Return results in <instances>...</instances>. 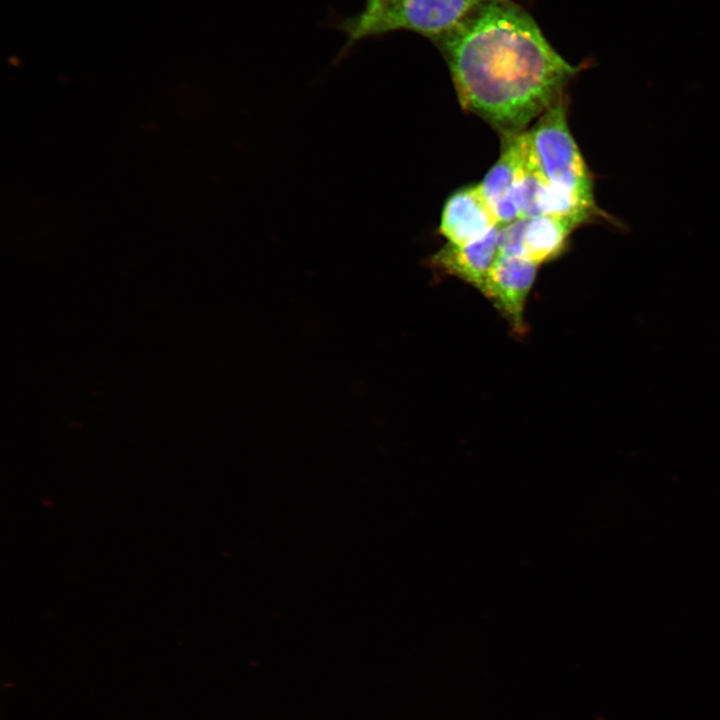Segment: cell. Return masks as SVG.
Listing matches in <instances>:
<instances>
[{
  "instance_id": "1",
  "label": "cell",
  "mask_w": 720,
  "mask_h": 720,
  "mask_svg": "<svg viewBox=\"0 0 720 720\" xmlns=\"http://www.w3.org/2000/svg\"><path fill=\"white\" fill-rule=\"evenodd\" d=\"M459 103L501 137L528 124L565 96L583 65L567 62L534 18L512 0L494 1L434 43Z\"/></svg>"
},
{
  "instance_id": "4",
  "label": "cell",
  "mask_w": 720,
  "mask_h": 720,
  "mask_svg": "<svg viewBox=\"0 0 720 720\" xmlns=\"http://www.w3.org/2000/svg\"><path fill=\"white\" fill-rule=\"evenodd\" d=\"M538 266L523 256L499 254L481 291L520 335L526 331L524 309Z\"/></svg>"
},
{
  "instance_id": "2",
  "label": "cell",
  "mask_w": 720,
  "mask_h": 720,
  "mask_svg": "<svg viewBox=\"0 0 720 720\" xmlns=\"http://www.w3.org/2000/svg\"><path fill=\"white\" fill-rule=\"evenodd\" d=\"M498 0H398L372 14L357 13L335 21L333 27L346 36L335 58L344 60L353 47L367 39L397 31L419 34L436 43L484 6Z\"/></svg>"
},
{
  "instance_id": "8",
  "label": "cell",
  "mask_w": 720,
  "mask_h": 720,
  "mask_svg": "<svg viewBox=\"0 0 720 720\" xmlns=\"http://www.w3.org/2000/svg\"><path fill=\"white\" fill-rule=\"evenodd\" d=\"M578 225L570 219L539 215L526 219L523 233V257L541 265L559 257Z\"/></svg>"
},
{
  "instance_id": "7",
  "label": "cell",
  "mask_w": 720,
  "mask_h": 720,
  "mask_svg": "<svg viewBox=\"0 0 720 720\" xmlns=\"http://www.w3.org/2000/svg\"><path fill=\"white\" fill-rule=\"evenodd\" d=\"M499 227L473 243L463 246L446 243L429 258L428 264L481 292L499 255Z\"/></svg>"
},
{
  "instance_id": "5",
  "label": "cell",
  "mask_w": 720,
  "mask_h": 720,
  "mask_svg": "<svg viewBox=\"0 0 720 720\" xmlns=\"http://www.w3.org/2000/svg\"><path fill=\"white\" fill-rule=\"evenodd\" d=\"M526 164V130L502 137L500 156L479 183L500 226L521 219L516 191Z\"/></svg>"
},
{
  "instance_id": "9",
  "label": "cell",
  "mask_w": 720,
  "mask_h": 720,
  "mask_svg": "<svg viewBox=\"0 0 720 720\" xmlns=\"http://www.w3.org/2000/svg\"><path fill=\"white\" fill-rule=\"evenodd\" d=\"M525 224L526 219L521 218L499 227V254L509 256H523V233Z\"/></svg>"
},
{
  "instance_id": "3",
  "label": "cell",
  "mask_w": 720,
  "mask_h": 720,
  "mask_svg": "<svg viewBox=\"0 0 720 720\" xmlns=\"http://www.w3.org/2000/svg\"><path fill=\"white\" fill-rule=\"evenodd\" d=\"M526 136L530 161L542 182L596 205L591 173L568 126L566 96L540 115Z\"/></svg>"
},
{
  "instance_id": "10",
  "label": "cell",
  "mask_w": 720,
  "mask_h": 720,
  "mask_svg": "<svg viewBox=\"0 0 720 720\" xmlns=\"http://www.w3.org/2000/svg\"><path fill=\"white\" fill-rule=\"evenodd\" d=\"M398 0H365L361 13L372 14L397 2Z\"/></svg>"
},
{
  "instance_id": "6",
  "label": "cell",
  "mask_w": 720,
  "mask_h": 720,
  "mask_svg": "<svg viewBox=\"0 0 720 720\" xmlns=\"http://www.w3.org/2000/svg\"><path fill=\"white\" fill-rule=\"evenodd\" d=\"M500 226L479 184L462 187L444 203L439 233L447 243L463 246L487 236Z\"/></svg>"
}]
</instances>
